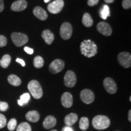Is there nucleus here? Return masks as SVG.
I'll return each mask as SVG.
<instances>
[{
	"label": "nucleus",
	"instance_id": "obj_10",
	"mask_svg": "<svg viewBox=\"0 0 131 131\" xmlns=\"http://www.w3.org/2000/svg\"><path fill=\"white\" fill-rule=\"evenodd\" d=\"M103 85L106 91L109 94H114L117 92V86L112 78L110 77L106 78L103 81Z\"/></svg>",
	"mask_w": 131,
	"mask_h": 131
},
{
	"label": "nucleus",
	"instance_id": "obj_29",
	"mask_svg": "<svg viewBox=\"0 0 131 131\" xmlns=\"http://www.w3.org/2000/svg\"><path fill=\"white\" fill-rule=\"evenodd\" d=\"M7 123V119L4 115L0 114V129H2L6 126Z\"/></svg>",
	"mask_w": 131,
	"mask_h": 131
},
{
	"label": "nucleus",
	"instance_id": "obj_7",
	"mask_svg": "<svg viewBox=\"0 0 131 131\" xmlns=\"http://www.w3.org/2000/svg\"><path fill=\"white\" fill-rule=\"evenodd\" d=\"M64 62L60 59H56L53 60L49 66V70L50 73L56 74L61 71L64 68Z\"/></svg>",
	"mask_w": 131,
	"mask_h": 131
},
{
	"label": "nucleus",
	"instance_id": "obj_42",
	"mask_svg": "<svg viewBox=\"0 0 131 131\" xmlns=\"http://www.w3.org/2000/svg\"><path fill=\"white\" fill-rule=\"evenodd\" d=\"M129 100H130V101H131V97L130 96V98H129Z\"/></svg>",
	"mask_w": 131,
	"mask_h": 131
},
{
	"label": "nucleus",
	"instance_id": "obj_40",
	"mask_svg": "<svg viewBox=\"0 0 131 131\" xmlns=\"http://www.w3.org/2000/svg\"><path fill=\"white\" fill-rule=\"evenodd\" d=\"M44 1H45V2L46 3H48L49 1H50V0H44Z\"/></svg>",
	"mask_w": 131,
	"mask_h": 131
},
{
	"label": "nucleus",
	"instance_id": "obj_19",
	"mask_svg": "<svg viewBox=\"0 0 131 131\" xmlns=\"http://www.w3.org/2000/svg\"><path fill=\"white\" fill-rule=\"evenodd\" d=\"M78 120V115L75 113H70L64 118V123L68 126H71Z\"/></svg>",
	"mask_w": 131,
	"mask_h": 131
},
{
	"label": "nucleus",
	"instance_id": "obj_2",
	"mask_svg": "<svg viewBox=\"0 0 131 131\" xmlns=\"http://www.w3.org/2000/svg\"><path fill=\"white\" fill-rule=\"evenodd\" d=\"M92 126L95 129L103 130L110 126L111 121L105 115H96L92 119Z\"/></svg>",
	"mask_w": 131,
	"mask_h": 131
},
{
	"label": "nucleus",
	"instance_id": "obj_15",
	"mask_svg": "<svg viewBox=\"0 0 131 131\" xmlns=\"http://www.w3.org/2000/svg\"><path fill=\"white\" fill-rule=\"evenodd\" d=\"M33 14L37 18L42 21H45L47 18V14L46 12L40 6H37L33 10Z\"/></svg>",
	"mask_w": 131,
	"mask_h": 131
},
{
	"label": "nucleus",
	"instance_id": "obj_1",
	"mask_svg": "<svg viewBox=\"0 0 131 131\" xmlns=\"http://www.w3.org/2000/svg\"><path fill=\"white\" fill-rule=\"evenodd\" d=\"M97 46L91 40H84L80 45V51L82 55L87 58H91L97 53Z\"/></svg>",
	"mask_w": 131,
	"mask_h": 131
},
{
	"label": "nucleus",
	"instance_id": "obj_38",
	"mask_svg": "<svg viewBox=\"0 0 131 131\" xmlns=\"http://www.w3.org/2000/svg\"><path fill=\"white\" fill-rule=\"evenodd\" d=\"M128 119L129 122H130L131 120V111L129 110V113H128Z\"/></svg>",
	"mask_w": 131,
	"mask_h": 131
},
{
	"label": "nucleus",
	"instance_id": "obj_21",
	"mask_svg": "<svg viewBox=\"0 0 131 131\" xmlns=\"http://www.w3.org/2000/svg\"><path fill=\"white\" fill-rule=\"evenodd\" d=\"M8 82L14 86H18L21 84V80L15 75H10L7 78Z\"/></svg>",
	"mask_w": 131,
	"mask_h": 131
},
{
	"label": "nucleus",
	"instance_id": "obj_5",
	"mask_svg": "<svg viewBox=\"0 0 131 131\" xmlns=\"http://www.w3.org/2000/svg\"><path fill=\"white\" fill-rule=\"evenodd\" d=\"M118 61L119 64L124 68H129L131 66V55L126 52H120L118 55Z\"/></svg>",
	"mask_w": 131,
	"mask_h": 131
},
{
	"label": "nucleus",
	"instance_id": "obj_4",
	"mask_svg": "<svg viewBox=\"0 0 131 131\" xmlns=\"http://www.w3.org/2000/svg\"><path fill=\"white\" fill-rule=\"evenodd\" d=\"M11 39L14 45L17 47L22 46L29 41L28 37L26 34L18 32L12 33L11 34Z\"/></svg>",
	"mask_w": 131,
	"mask_h": 131
},
{
	"label": "nucleus",
	"instance_id": "obj_28",
	"mask_svg": "<svg viewBox=\"0 0 131 131\" xmlns=\"http://www.w3.org/2000/svg\"><path fill=\"white\" fill-rule=\"evenodd\" d=\"M17 122L15 118H12L7 123V128L9 130L13 131L16 129Z\"/></svg>",
	"mask_w": 131,
	"mask_h": 131
},
{
	"label": "nucleus",
	"instance_id": "obj_12",
	"mask_svg": "<svg viewBox=\"0 0 131 131\" xmlns=\"http://www.w3.org/2000/svg\"><path fill=\"white\" fill-rule=\"evenodd\" d=\"M96 29L98 32L105 36H110L112 33L110 25L105 22H100L96 26Z\"/></svg>",
	"mask_w": 131,
	"mask_h": 131
},
{
	"label": "nucleus",
	"instance_id": "obj_16",
	"mask_svg": "<svg viewBox=\"0 0 131 131\" xmlns=\"http://www.w3.org/2000/svg\"><path fill=\"white\" fill-rule=\"evenodd\" d=\"M57 119L53 116L48 115L44 119L42 123V126L46 129H51L56 125Z\"/></svg>",
	"mask_w": 131,
	"mask_h": 131
},
{
	"label": "nucleus",
	"instance_id": "obj_6",
	"mask_svg": "<svg viewBox=\"0 0 131 131\" xmlns=\"http://www.w3.org/2000/svg\"><path fill=\"white\" fill-rule=\"evenodd\" d=\"M64 5L63 0H55L47 6V10L49 12L53 14H57L60 13L63 9Z\"/></svg>",
	"mask_w": 131,
	"mask_h": 131
},
{
	"label": "nucleus",
	"instance_id": "obj_17",
	"mask_svg": "<svg viewBox=\"0 0 131 131\" xmlns=\"http://www.w3.org/2000/svg\"><path fill=\"white\" fill-rule=\"evenodd\" d=\"M41 37L47 45H51L55 39V36L53 33L48 29L45 30L42 32Z\"/></svg>",
	"mask_w": 131,
	"mask_h": 131
},
{
	"label": "nucleus",
	"instance_id": "obj_32",
	"mask_svg": "<svg viewBox=\"0 0 131 131\" xmlns=\"http://www.w3.org/2000/svg\"><path fill=\"white\" fill-rule=\"evenodd\" d=\"M7 43V38L4 35H0V47L6 46Z\"/></svg>",
	"mask_w": 131,
	"mask_h": 131
},
{
	"label": "nucleus",
	"instance_id": "obj_18",
	"mask_svg": "<svg viewBox=\"0 0 131 131\" xmlns=\"http://www.w3.org/2000/svg\"><path fill=\"white\" fill-rule=\"evenodd\" d=\"M26 118L27 120L32 123H36L38 122L40 118V114L36 111H29L26 114Z\"/></svg>",
	"mask_w": 131,
	"mask_h": 131
},
{
	"label": "nucleus",
	"instance_id": "obj_34",
	"mask_svg": "<svg viewBox=\"0 0 131 131\" xmlns=\"http://www.w3.org/2000/svg\"><path fill=\"white\" fill-rule=\"evenodd\" d=\"M24 51H25L26 53L29 54V55H32V54L34 53V49L32 48H30L29 47H25L24 48Z\"/></svg>",
	"mask_w": 131,
	"mask_h": 131
},
{
	"label": "nucleus",
	"instance_id": "obj_11",
	"mask_svg": "<svg viewBox=\"0 0 131 131\" xmlns=\"http://www.w3.org/2000/svg\"><path fill=\"white\" fill-rule=\"evenodd\" d=\"M80 98L83 103L89 104L94 101L95 95L91 90L83 89L80 93Z\"/></svg>",
	"mask_w": 131,
	"mask_h": 131
},
{
	"label": "nucleus",
	"instance_id": "obj_37",
	"mask_svg": "<svg viewBox=\"0 0 131 131\" xmlns=\"http://www.w3.org/2000/svg\"><path fill=\"white\" fill-rule=\"evenodd\" d=\"M4 9V4L3 0H0V12H3Z\"/></svg>",
	"mask_w": 131,
	"mask_h": 131
},
{
	"label": "nucleus",
	"instance_id": "obj_33",
	"mask_svg": "<svg viewBox=\"0 0 131 131\" xmlns=\"http://www.w3.org/2000/svg\"><path fill=\"white\" fill-rule=\"evenodd\" d=\"M98 2H99V0H88V4L91 7H92V6H94L97 4Z\"/></svg>",
	"mask_w": 131,
	"mask_h": 131
},
{
	"label": "nucleus",
	"instance_id": "obj_41",
	"mask_svg": "<svg viewBox=\"0 0 131 131\" xmlns=\"http://www.w3.org/2000/svg\"><path fill=\"white\" fill-rule=\"evenodd\" d=\"M50 131H58V130H55V129H53V130H50Z\"/></svg>",
	"mask_w": 131,
	"mask_h": 131
},
{
	"label": "nucleus",
	"instance_id": "obj_9",
	"mask_svg": "<svg viewBox=\"0 0 131 131\" xmlns=\"http://www.w3.org/2000/svg\"><path fill=\"white\" fill-rule=\"evenodd\" d=\"M64 83L66 86L68 88H73L77 83V77L75 73L72 70L67 71L64 77Z\"/></svg>",
	"mask_w": 131,
	"mask_h": 131
},
{
	"label": "nucleus",
	"instance_id": "obj_20",
	"mask_svg": "<svg viewBox=\"0 0 131 131\" xmlns=\"http://www.w3.org/2000/svg\"><path fill=\"white\" fill-rule=\"evenodd\" d=\"M82 23H83V25L87 27H91L94 23L91 16L88 13H85L83 15V18H82Z\"/></svg>",
	"mask_w": 131,
	"mask_h": 131
},
{
	"label": "nucleus",
	"instance_id": "obj_36",
	"mask_svg": "<svg viewBox=\"0 0 131 131\" xmlns=\"http://www.w3.org/2000/svg\"><path fill=\"white\" fill-rule=\"evenodd\" d=\"M61 131H74V130H73V129L72 128L71 126H66L64 127L62 129Z\"/></svg>",
	"mask_w": 131,
	"mask_h": 131
},
{
	"label": "nucleus",
	"instance_id": "obj_30",
	"mask_svg": "<svg viewBox=\"0 0 131 131\" xmlns=\"http://www.w3.org/2000/svg\"><path fill=\"white\" fill-rule=\"evenodd\" d=\"M8 108H9V104L7 103L0 101V111L5 112L7 110Z\"/></svg>",
	"mask_w": 131,
	"mask_h": 131
},
{
	"label": "nucleus",
	"instance_id": "obj_27",
	"mask_svg": "<svg viewBox=\"0 0 131 131\" xmlns=\"http://www.w3.org/2000/svg\"><path fill=\"white\" fill-rule=\"evenodd\" d=\"M44 63V60L41 57L37 56L36 57L34 60V65L36 68L40 69L43 66Z\"/></svg>",
	"mask_w": 131,
	"mask_h": 131
},
{
	"label": "nucleus",
	"instance_id": "obj_25",
	"mask_svg": "<svg viewBox=\"0 0 131 131\" xmlns=\"http://www.w3.org/2000/svg\"><path fill=\"white\" fill-rule=\"evenodd\" d=\"M89 126V119L87 117H82L79 122V127L81 130H86L88 129Z\"/></svg>",
	"mask_w": 131,
	"mask_h": 131
},
{
	"label": "nucleus",
	"instance_id": "obj_23",
	"mask_svg": "<svg viewBox=\"0 0 131 131\" xmlns=\"http://www.w3.org/2000/svg\"><path fill=\"white\" fill-rule=\"evenodd\" d=\"M11 62V57L8 54L4 55L1 60H0V65L3 68H7Z\"/></svg>",
	"mask_w": 131,
	"mask_h": 131
},
{
	"label": "nucleus",
	"instance_id": "obj_13",
	"mask_svg": "<svg viewBox=\"0 0 131 131\" xmlns=\"http://www.w3.org/2000/svg\"><path fill=\"white\" fill-rule=\"evenodd\" d=\"M27 3L26 0H18L15 1L11 6V10L15 12H21L27 8Z\"/></svg>",
	"mask_w": 131,
	"mask_h": 131
},
{
	"label": "nucleus",
	"instance_id": "obj_26",
	"mask_svg": "<svg viewBox=\"0 0 131 131\" xmlns=\"http://www.w3.org/2000/svg\"><path fill=\"white\" fill-rule=\"evenodd\" d=\"M16 131H32V128L28 123L23 122L18 126Z\"/></svg>",
	"mask_w": 131,
	"mask_h": 131
},
{
	"label": "nucleus",
	"instance_id": "obj_3",
	"mask_svg": "<svg viewBox=\"0 0 131 131\" xmlns=\"http://www.w3.org/2000/svg\"><path fill=\"white\" fill-rule=\"evenodd\" d=\"M28 89L33 97L35 99H40L42 96V89L38 81L37 80H32L27 86Z\"/></svg>",
	"mask_w": 131,
	"mask_h": 131
},
{
	"label": "nucleus",
	"instance_id": "obj_31",
	"mask_svg": "<svg viewBox=\"0 0 131 131\" xmlns=\"http://www.w3.org/2000/svg\"><path fill=\"white\" fill-rule=\"evenodd\" d=\"M122 6L124 9H129L131 7V0H123Z\"/></svg>",
	"mask_w": 131,
	"mask_h": 131
},
{
	"label": "nucleus",
	"instance_id": "obj_39",
	"mask_svg": "<svg viewBox=\"0 0 131 131\" xmlns=\"http://www.w3.org/2000/svg\"><path fill=\"white\" fill-rule=\"evenodd\" d=\"M106 3H112L114 2L115 0H104Z\"/></svg>",
	"mask_w": 131,
	"mask_h": 131
},
{
	"label": "nucleus",
	"instance_id": "obj_24",
	"mask_svg": "<svg viewBox=\"0 0 131 131\" xmlns=\"http://www.w3.org/2000/svg\"><path fill=\"white\" fill-rule=\"evenodd\" d=\"M30 95L29 93H24L20 96V98L18 100V103L19 106H23L24 104H27L29 101L30 100Z\"/></svg>",
	"mask_w": 131,
	"mask_h": 131
},
{
	"label": "nucleus",
	"instance_id": "obj_8",
	"mask_svg": "<svg viewBox=\"0 0 131 131\" xmlns=\"http://www.w3.org/2000/svg\"><path fill=\"white\" fill-rule=\"evenodd\" d=\"M60 35L63 40H69L72 34V27L69 23L65 22L60 27Z\"/></svg>",
	"mask_w": 131,
	"mask_h": 131
},
{
	"label": "nucleus",
	"instance_id": "obj_14",
	"mask_svg": "<svg viewBox=\"0 0 131 131\" xmlns=\"http://www.w3.org/2000/svg\"><path fill=\"white\" fill-rule=\"evenodd\" d=\"M62 104L66 108H69L73 104V96L69 92H64L61 98Z\"/></svg>",
	"mask_w": 131,
	"mask_h": 131
},
{
	"label": "nucleus",
	"instance_id": "obj_35",
	"mask_svg": "<svg viewBox=\"0 0 131 131\" xmlns=\"http://www.w3.org/2000/svg\"><path fill=\"white\" fill-rule=\"evenodd\" d=\"M16 61L17 62V63H18L20 64H21V66H22L23 67L25 66V65H26L25 62H24V60H22V59H21V58H17V59H16Z\"/></svg>",
	"mask_w": 131,
	"mask_h": 131
},
{
	"label": "nucleus",
	"instance_id": "obj_22",
	"mask_svg": "<svg viewBox=\"0 0 131 131\" xmlns=\"http://www.w3.org/2000/svg\"><path fill=\"white\" fill-rule=\"evenodd\" d=\"M101 18L103 19H106L107 17L111 16L110 15V9H109V6L107 5H104L103 7L100 10V12Z\"/></svg>",
	"mask_w": 131,
	"mask_h": 131
}]
</instances>
